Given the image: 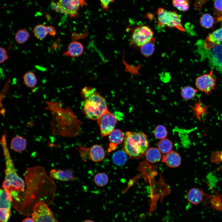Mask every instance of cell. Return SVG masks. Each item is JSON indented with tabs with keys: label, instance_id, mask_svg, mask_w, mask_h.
Masks as SVG:
<instances>
[{
	"label": "cell",
	"instance_id": "obj_1",
	"mask_svg": "<svg viewBox=\"0 0 222 222\" xmlns=\"http://www.w3.org/2000/svg\"><path fill=\"white\" fill-rule=\"evenodd\" d=\"M45 109L52 115L50 121L51 133L55 136L71 137L77 134L76 127V121L71 109L68 107H63L64 104L57 101H45Z\"/></svg>",
	"mask_w": 222,
	"mask_h": 222
},
{
	"label": "cell",
	"instance_id": "obj_2",
	"mask_svg": "<svg viewBox=\"0 0 222 222\" xmlns=\"http://www.w3.org/2000/svg\"><path fill=\"white\" fill-rule=\"evenodd\" d=\"M5 161V178L2 187L9 196L12 197L10 193L13 192H23L25 191V182L17 174L13 161L11 158L7 146L6 134L3 135L1 141Z\"/></svg>",
	"mask_w": 222,
	"mask_h": 222
},
{
	"label": "cell",
	"instance_id": "obj_3",
	"mask_svg": "<svg viewBox=\"0 0 222 222\" xmlns=\"http://www.w3.org/2000/svg\"><path fill=\"white\" fill-rule=\"evenodd\" d=\"M81 94L84 99L82 112L87 118L97 120L108 109L105 98L94 88L85 87L82 89Z\"/></svg>",
	"mask_w": 222,
	"mask_h": 222
},
{
	"label": "cell",
	"instance_id": "obj_4",
	"mask_svg": "<svg viewBox=\"0 0 222 222\" xmlns=\"http://www.w3.org/2000/svg\"><path fill=\"white\" fill-rule=\"evenodd\" d=\"M149 142L143 132L127 131L124 137L123 150L131 158L143 157L148 150Z\"/></svg>",
	"mask_w": 222,
	"mask_h": 222
},
{
	"label": "cell",
	"instance_id": "obj_5",
	"mask_svg": "<svg viewBox=\"0 0 222 222\" xmlns=\"http://www.w3.org/2000/svg\"><path fill=\"white\" fill-rule=\"evenodd\" d=\"M157 14L159 27L167 26L170 28H175L181 31H185L181 19L175 11H168L160 7L157 10Z\"/></svg>",
	"mask_w": 222,
	"mask_h": 222
},
{
	"label": "cell",
	"instance_id": "obj_6",
	"mask_svg": "<svg viewBox=\"0 0 222 222\" xmlns=\"http://www.w3.org/2000/svg\"><path fill=\"white\" fill-rule=\"evenodd\" d=\"M86 5V0H58L52 4L57 11L65 14L71 18L77 17L81 7Z\"/></svg>",
	"mask_w": 222,
	"mask_h": 222
},
{
	"label": "cell",
	"instance_id": "obj_7",
	"mask_svg": "<svg viewBox=\"0 0 222 222\" xmlns=\"http://www.w3.org/2000/svg\"><path fill=\"white\" fill-rule=\"evenodd\" d=\"M154 33L148 26L140 25L134 28L130 38V44L135 47H141L153 37Z\"/></svg>",
	"mask_w": 222,
	"mask_h": 222
},
{
	"label": "cell",
	"instance_id": "obj_8",
	"mask_svg": "<svg viewBox=\"0 0 222 222\" xmlns=\"http://www.w3.org/2000/svg\"><path fill=\"white\" fill-rule=\"evenodd\" d=\"M32 217L35 222H59L52 212L43 201L35 204Z\"/></svg>",
	"mask_w": 222,
	"mask_h": 222
},
{
	"label": "cell",
	"instance_id": "obj_9",
	"mask_svg": "<svg viewBox=\"0 0 222 222\" xmlns=\"http://www.w3.org/2000/svg\"><path fill=\"white\" fill-rule=\"evenodd\" d=\"M97 120L101 136L102 137L109 135L114 130L118 121L117 117L108 109L105 111Z\"/></svg>",
	"mask_w": 222,
	"mask_h": 222
},
{
	"label": "cell",
	"instance_id": "obj_10",
	"mask_svg": "<svg viewBox=\"0 0 222 222\" xmlns=\"http://www.w3.org/2000/svg\"><path fill=\"white\" fill-rule=\"evenodd\" d=\"M77 150L84 160H85L87 156L93 162H100L104 159L105 156L103 148L97 144L93 145L89 148L79 146Z\"/></svg>",
	"mask_w": 222,
	"mask_h": 222
},
{
	"label": "cell",
	"instance_id": "obj_11",
	"mask_svg": "<svg viewBox=\"0 0 222 222\" xmlns=\"http://www.w3.org/2000/svg\"><path fill=\"white\" fill-rule=\"evenodd\" d=\"M213 70L208 74L197 77L195 80V85L199 91L208 95L215 89L216 85V79L213 76Z\"/></svg>",
	"mask_w": 222,
	"mask_h": 222
},
{
	"label": "cell",
	"instance_id": "obj_12",
	"mask_svg": "<svg viewBox=\"0 0 222 222\" xmlns=\"http://www.w3.org/2000/svg\"><path fill=\"white\" fill-rule=\"evenodd\" d=\"M208 50L207 56L210 64L217 71H222V44Z\"/></svg>",
	"mask_w": 222,
	"mask_h": 222
},
{
	"label": "cell",
	"instance_id": "obj_13",
	"mask_svg": "<svg viewBox=\"0 0 222 222\" xmlns=\"http://www.w3.org/2000/svg\"><path fill=\"white\" fill-rule=\"evenodd\" d=\"M124 136L122 132L119 129H114L109 135V143L107 148V152L110 153L115 150L118 145L124 141Z\"/></svg>",
	"mask_w": 222,
	"mask_h": 222
},
{
	"label": "cell",
	"instance_id": "obj_14",
	"mask_svg": "<svg viewBox=\"0 0 222 222\" xmlns=\"http://www.w3.org/2000/svg\"><path fill=\"white\" fill-rule=\"evenodd\" d=\"M50 174L52 178L63 181H73L75 179L73 171L70 169L56 170L53 169L50 171Z\"/></svg>",
	"mask_w": 222,
	"mask_h": 222
},
{
	"label": "cell",
	"instance_id": "obj_15",
	"mask_svg": "<svg viewBox=\"0 0 222 222\" xmlns=\"http://www.w3.org/2000/svg\"><path fill=\"white\" fill-rule=\"evenodd\" d=\"M84 46L80 42L72 41L68 45L67 51L63 54L67 57H77L81 56L84 51Z\"/></svg>",
	"mask_w": 222,
	"mask_h": 222
},
{
	"label": "cell",
	"instance_id": "obj_16",
	"mask_svg": "<svg viewBox=\"0 0 222 222\" xmlns=\"http://www.w3.org/2000/svg\"><path fill=\"white\" fill-rule=\"evenodd\" d=\"M181 159L179 154L171 151L163 156L162 162L168 166L175 168L179 166L181 163Z\"/></svg>",
	"mask_w": 222,
	"mask_h": 222
},
{
	"label": "cell",
	"instance_id": "obj_17",
	"mask_svg": "<svg viewBox=\"0 0 222 222\" xmlns=\"http://www.w3.org/2000/svg\"><path fill=\"white\" fill-rule=\"evenodd\" d=\"M204 193L199 189L196 188L191 189L187 194V198L190 203L197 205L200 203L203 199Z\"/></svg>",
	"mask_w": 222,
	"mask_h": 222
},
{
	"label": "cell",
	"instance_id": "obj_18",
	"mask_svg": "<svg viewBox=\"0 0 222 222\" xmlns=\"http://www.w3.org/2000/svg\"><path fill=\"white\" fill-rule=\"evenodd\" d=\"M27 142L23 137L21 136H16L11 139L10 146L11 148L17 152H19L24 150L27 147Z\"/></svg>",
	"mask_w": 222,
	"mask_h": 222
},
{
	"label": "cell",
	"instance_id": "obj_19",
	"mask_svg": "<svg viewBox=\"0 0 222 222\" xmlns=\"http://www.w3.org/2000/svg\"><path fill=\"white\" fill-rule=\"evenodd\" d=\"M146 160L149 162L155 163L161 158V152L158 148L151 147L148 149L145 154Z\"/></svg>",
	"mask_w": 222,
	"mask_h": 222
},
{
	"label": "cell",
	"instance_id": "obj_20",
	"mask_svg": "<svg viewBox=\"0 0 222 222\" xmlns=\"http://www.w3.org/2000/svg\"><path fill=\"white\" fill-rule=\"evenodd\" d=\"M155 39L153 37L149 41L145 43L140 47L141 53L146 57L151 56L155 49Z\"/></svg>",
	"mask_w": 222,
	"mask_h": 222
},
{
	"label": "cell",
	"instance_id": "obj_21",
	"mask_svg": "<svg viewBox=\"0 0 222 222\" xmlns=\"http://www.w3.org/2000/svg\"><path fill=\"white\" fill-rule=\"evenodd\" d=\"M23 79L25 85L28 88H34L37 84V79L32 71L26 72L23 76Z\"/></svg>",
	"mask_w": 222,
	"mask_h": 222
},
{
	"label": "cell",
	"instance_id": "obj_22",
	"mask_svg": "<svg viewBox=\"0 0 222 222\" xmlns=\"http://www.w3.org/2000/svg\"><path fill=\"white\" fill-rule=\"evenodd\" d=\"M0 208H5L10 210L11 202L13 199L7 194L3 189L0 190Z\"/></svg>",
	"mask_w": 222,
	"mask_h": 222
},
{
	"label": "cell",
	"instance_id": "obj_23",
	"mask_svg": "<svg viewBox=\"0 0 222 222\" xmlns=\"http://www.w3.org/2000/svg\"><path fill=\"white\" fill-rule=\"evenodd\" d=\"M33 33L35 36L38 39H44L48 33L47 26L43 24H38L33 29Z\"/></svg>",
	"mask_w": 222,
	"mask_h": 222
},
{
	"label": "cell",
	"instance_id": "obj_24",
	"mask_svg": "<svg viewBox=\"0 0 222 222\" xmlns=\"http://www.w3.org/2000/svg\"><path fill=\"white\" fill-rule=\"evenodd\" d=\"M198 90L191 86H186L181 89L180 93L183 99L186 100H190L196 96Z\"/></svg>",
	"mask_w": 222,
	"mask_h": 222
},
{
	"label": "cell",
	"instance_id": "obj_25",
	"mask_svg": "<svg viewBox=\"0 0 222 222\" xmlns=\"http://www.w3.org/2000/svg\"><path fill=\"white\" fill-rule=\"evenodd\" d=\"M172 147V142L167 138L161 139L158 144V149L161 153L164 154L171 151Z\"/></svg>",
	"mask_w": 222,
	"mask_h": 222
},
{
	"label": "cell",
	"instance_id": "obj_26",
	"mask_svg": "<svg viewBox=\"0 0 222 222\" xmlns=\"http://www.w3.org/2000/svg\"><path fill=\"white\" fill-rule=\"evenodd\" d=\"M30 34L26 28L18 30L15 34L14 39L19 44H23L26 42L30 37Z\"/></svg>",
	"mask_w": 222,
	"mask_h": 222
},
{
	"label": "cell",
	"instance_id": "obj_27",
	"mask_svg": "<svg viewBox=\"0 0 222 222\" xmlns=\"http://www.w3.org/2000/svg\"><path fill=\"white\" fill-rule=\"evenodd\" d=\"M127 155L123 150L117 151L113 154L112 160L117 165H122L125 163L127 160Z\"/></svg>",
	"mask_w": 222,
	"mask_h": 222
},
{
	"label": "cell",
	"instance_id": "obj_28",
	"mask_svg": "<svg viewBox=\"0 0 222 222\" xmlns=\"http://www.w3.org/2000/svg\"><path fill=\"white\" fill-rule=\"evenodd\" d=\"M199 21L202 27L205 28H210L212 27L214 22V19L210 14L205 13L201 16Z\"/></svg>",
	"mask_w": 222,
	"mask_h": 222
},
{
	"label": "cell",
	"instance_id": "obj_29",
	"mask_svg": "<svg viewBox=\"0 0 222 222\" xmlns=\"http://www.w3.org/2000/svg\"><path fill=\"white\" fill-rule=\"evenodd\" d=\"M94 181L97 186L103 187L108 183L109 182V177L105 173H99L94 176Z\"/></svg>",
	"mask_w": 222,
	"mask_h": 222
},
{
	"label": "cell",
	"instance_id": "obj_30",
	"mask_svg": "<svg viewBox=\"0 0 222 222\" xmlns=\"http://www.w3.org/2000/svg\"><path fill=\"white\" fill-rule=\"evenodd\" d=\"M156 138L162 139L167 136V131L166 127L162 125H158L155 128L153 132Z\"/></svg>",
	"mask_w": 222,
	"mask_h": 222
},
{
	"label": "cell",
	"instance_id": "obj_31",
	"mask_svg": "<svg viewBox=\"0 0 222 222\" xmlns=\"http://www.w3.org/2000/svg\"><path fill=\"white\" fill-rule=\"evenodd\" d=\"M207 107H204L202 106L200 100H199L194 106L191 107V108H192V109L195 115L198 119L200 120V117L202 115L205 113H207Z\"/></svg>",
	"mask_w": 222,
	"mask_h": 222
},
{
	"label": "cell",
	"instance_id": "obj_32",
	"mask_svg": "<svg viewBox=\"0 0 222 222\" xmlns=\"http://www.w3.org/2000/svg\"><path fill=\"white\" fill-rule=\"evenodd\" d=\"M207 38L210 40L216 43L222 42V27L210 34Z\"/></svg>",
	"mask_w": 222,
	"mask_h": 222
},
{
	"label": "cell",
	"instance_id": "obj_33",
	"mask_svg": "<svg viewBox=\"0 0 222 222\" xmlns=\"http://www.w3.org/2000/svg\"><path fill=\"white\" fill-rule=\"evenodd\" d=\"M172 4L175 7L182 11H187L189 8L187 0H173Z\"/></svg>",
	"mask_w": 222,
	"mask_h": 222
},
{
	"label": "cell",
	"instance_id": "obj_34",
	"mask_svg": "<svg viewBox=\"0 0 222 222\" xmlns=\"http://www.w3.org/2000/svg\"><path fill=\"white\" fill-rule=\"evenodd\" d=\"M213 12L218 16L217 20L222 22V0H215Z\"/></svg>",
	"mask_w": 222,
	"mask_h": 222
},
{
	"label": "cell",
	"instance_id": "obj_35",
	"mask_svg": "<svg viewBox=\"0 0 222 222\" xmlns=\"http://www.w3.org/2000/svg\"><path fill=\"white\" fill-rule=\"evenodd\" d=\"M10 215V210L5 208L0 209V220L1 222H7Z\"/></svg>",
	"mask_w": 222,
	"mask_h": 222
},
{
	"label": "cell",
	"instance_id": "obj_36",
	"mask_svg": "<svg viewBox=\"0 0 222 222\" xmlns=\"http://www.w3.org/2000/svg\"><path fill=\"white\" fill-rule=\"evenodd\" d=\"M0 51V62L2 63L4 62L8 58L6 50L3 47H1Z\"/></svg>",
	"mask_w": 222,
	"mask_h": 222
},
{
	"label": "cell",
	"instance_id": "obj_37",
	"mask_svg": "<svg viewBox=\"0 0 222 222\" xmlns=\"http://www.w3.org/2000/svg\"><path fill=\"white\" fill-rule=\"evenodd\" d=\"M102 5L103 9L105 11L109 10V5L110 4L116 0H100Z\"/></svg>",
	"mask_w": 222,
	"mask_h": 222
},
{
	"label": "cell",
	"instance_id": "obj_38",
	"mask_svg": "<svg viewBox=\"0 0 222 222\" xmlns=\"http://www.w3.org/2000/svg\"><path fill=\"white\" fill-rule=\"evenodd\" d=\"M47 28L48 34L54 37L56 34V30L52 26H47Z\"/></svg>",
	"mask_w": 222,
	"mask_h": 222
},
{
	"label": "cell",
	"instance_id": "obj_39",
	"mask_svg": "<svg viewBox=\"0 0 222 222\" xmlns=\"http://www.w3.org/2000/svg\"><path fill=\"white\" fill-rule=\"evenodd\" d=\"M22 222H35V221L32 217H27L24 219Z\"/></svg>",
	"mask_w": 222,
	"mask_h": 222
},
{
	"label": "cell",
	"instance_id": "obj_40",
	"mask_svg": "<svg viewBox=\"0 0 222 222\" xmlns=\"http://www.w3.org/2000/svg\"><path fill=\"white\" fill-rule=\"evenodd\" d=\"M83 222H96L94 220L90 219H87L84 220Z\"/></svg>",
	"mask_w": 222,
	"mask_h": 222
}]
</instances>
